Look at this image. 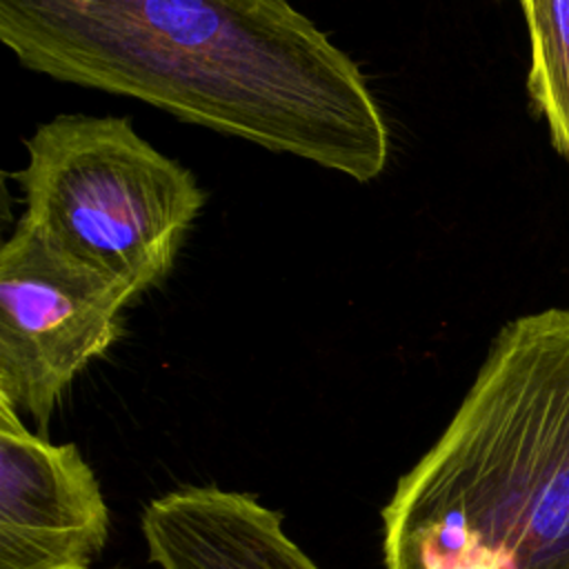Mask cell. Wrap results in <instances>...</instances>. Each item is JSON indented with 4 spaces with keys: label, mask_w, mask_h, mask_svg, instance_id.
I'll return each instance as SVG.
<instances>
[{
    "label": "cell",
    "mask_w": 569,
    "mask_h": 569,
    "mask_svg": "<svg viewBox=\"0 0 569 569\" xmlns=\"http://www.w3.org/2000/svg\"><path fill=\"white\" fill-rule=\"evenodd\" d=\"M0 40L36 73L356 182L391 156L358 62L287 0H0Z\"/></svg>",
    "instance_id": "6da1fadb"
},
{
    "label": "cell",
    "mask_w": 569,
    "mask_h": 569,
    "mask_svg": "<svg viewBox=\"0 0 569 569\" xmlns=\"http://www.w3.org/2000/svg\"><path fill=\"white\" fill-rule=\"evenodd\" d=\"M385 569H569V309L500 327L382 509Z\"/></svg>",
    "instance_id": "7a4b0ae2"
},
{
    "label": "cell",
    "mask_w": 569,
    "mask_h": 569,
    "mask_svg": "<svg viewBox=\"0 0 569 569\" xmlns=\"http://www.w3.org/2000/svg\"><path fill=\"white\" fill-rule=\"evenodd\" d=\"M24 149V220L136 300L171 273L207 200L184 164L120 116L60 113Z\"/></svg>",
    "instance_id": "3957f363"
},
{
    "label": "cell",
    "mask_w": 569,
    "mask_h": 569,
    "mask_svg": "<svg viewBox=\"0 0 569 569\" xmlns=\"http://www.w3.org/2000/svg\"><path fill=\"white\" fill-rule=\"evenodd\" d=\"M133 302L20 216L0 249V398L44 429L69 385L122 336Z\"/></svg>",
    "instance_id": "277c9868"
},
{
    "label": "cell",
    "mask_w": 569,
    "mask_h": 569,
    "mask_svg": "<svg viewBox=\"0 0 569 569\" xmlns=\"http://www.w3.org/2000/svg\"><path fill=\"white\" fill-rule=\"evenodd\" d=\"M109 520L80 449L31 431L0 398V569H89Z\"/></svg>",
    "instance_id": "5b68a950"
},
{
    "label": "cell",
    "mask_w": 569,
    "mask_h": 569,
    "mask_svg": "<svg viewBox=\"0 0 569 569\" xmlns=\"http://www.w3.org/2000/svg\"><path fill=\"white\" fill-rule=\"evenodd\" d=\"M140 529L158 569H320L287 536L278 511L213 485L149 500Z\"/></svg>",
    "instance_id": "8992f818"
},
{
    "label": "cell",
    "mask_w": 569,
    "mask_h": 569,
    "mask_svg": "<svg viewBox=\"0 0 569 569\" xmlns=\"http://www.w3.org/2000/svg\"><path fill=\"white\" fill-rule=\"evenodd\" d=\"M529 29L527 91L553 149L569 162V0H520Z\"/></svg>",
    "instance_id": "52a82bcc"
}]
</instances>
